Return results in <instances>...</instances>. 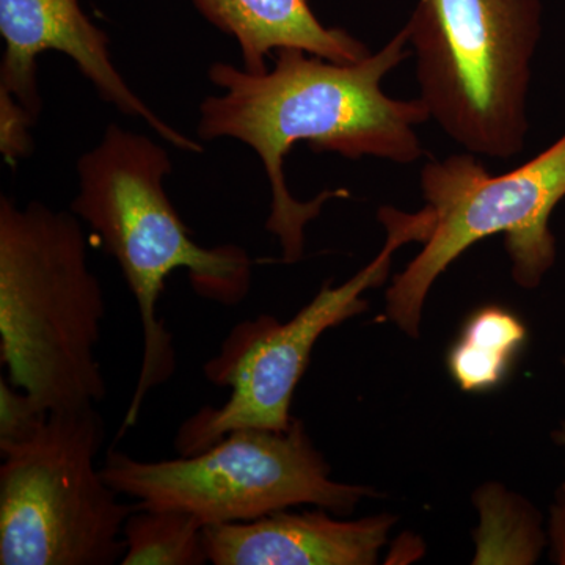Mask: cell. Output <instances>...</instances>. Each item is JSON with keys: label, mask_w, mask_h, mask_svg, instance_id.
Masks as SVG:
<instances>
[{"label": "cell", "mask_w": 565, "mask_h": 565, "mask_svg": "<svg viewBox=\"0 0 565 565\" xmlns=\"http://www.w3.org/2000/svg\"><path fill=\"white\" fill-rule=\"evenodd\" d=\"M563 363L565 370V359ZM550 438H552L553 444L559 446V448L565 449V419L564 422H561L559 426H557L556 429L552 430V434H550Z\"/></svg>", "instance_id": "obj_17"}, {"label": "cell", "mask_w": 565, "mask_h": 565, "mask_svg": "<svg viewBox=\"0 0 565 565\" xmlns=\"http://www.w3.org/2000/svg\"><path fill=\"white\" fill-rule=\"evenodd\" d=\"M481 525L473 564L537 563L546 546L542 515L530 501L501 484L479 487L473 498Z\"/></svg>", "instance_id": "obj_13"}, {"label": "cell", "mask_w": 565, "mask_h": 565, "mask_svg": "<svg viewBox=\"0 0 565 565\" xmlns=\"http://www.w3.org/2000/svg\"><path fill=\"white\" fill-rule=\"evenodd\" d=\"M106 299L81 218L0 196V360L43 412L96 407L107 384L96 349Z\"/></svg>", "instance_id": "obj_3"}, {"label": "cell", "mask_w": 565, "mask_h": 565, "mask_svg": "<svg viewBox=\"0 0 565 565\" xmlns=\"http://www.w3.org/2000/svg\"><path fill=\"white\" fill-rule=\"evenodd\" d=\"M401 29L382 50L359 62L340 63L300 50L275 52L274 66L253 74L230 63H212L207 77L221 95L200 106L202 141L234 139L262 159L270 185L266 230L280 243L282 262L303 256L305 228L329 200L349 192L323 191L297 200L286 184L285 161L294 145L348 159L377 158L414 163L423 158L416 128L430 120L422 99L392 98L382 82L407 58Z\"/></svg>", "instance_id": "obj_1"}, {"label": "cell", "mask_w": 565, "mask_h": 565, "mask_svg": "<svg viewBox=\"0 0 565 565\" xmlns=\"http://www.w3.org/2000/svg\"><path fill=\"white\" fill-rule=\"evenodd\" d=\"M334 515V514H333ZM322 508L274 512L247 523L204 527L214 565H374L396 516L340 520Z\"/></svg>", "instance_id": "obj_10"}, {"label": "cell", "mask_w": 565, "mask_h": 565, "mask_svg": "<svg viewBox=\"0 0 565 565\" xmlns=\"http://www.w3.org/2000/svg\"><path fill=\"white\" fill-rule=\"evenodd\" d=\"M96 407L50 412L39 429L0 446V565H114L137 509L104 479Z\"/></svg>", "instance_id": "obj_7"}, {"label": "cell", "mask_w": 565, "mask_h": 565, "mask_svg": "<svg viewBox=\"0 0 565 565\" xmlns=\"http://www.w3.org/2000/svg\"><path fill=\"white\" fill-rule=\"evenodd\" d=\"M419 188L434 217L423 250L386 289L385 316L411 338L422 333L424 307L435 282L468 248L503 234L516 286L537 289L555 267L553 212L565 199V134L511 172L490 174L470 152L430 159Z\"/></svg>", "instance_id": "obj_5"}, {"label": "cell", "mask_w": 565, "mask_h": 565, "mask_svg": "<svg viewBox=\"0 0 565 565\" xmlns=\"http://www.w3.org/2000/svg\"><path fill=\"white\" fill-rule=\"evenodd\" d=\"M104 479L140 508L177 509L204 527L247 523L300 505L338 516L382 494L371 486L334 481L302 419L286 430L236 429L199 455L139 460L110 448Z\"/></svg>", "instance_id": "obj_6"}, {"label": "cell", "mask_w": 565, "mask_h": 565, "mask_svg": "<svg viewBox=\"0 0 565 565\" xmlns=\"http://www.w3.org/2000/svg\"><path fill=\"white\" fill-rule=\"evenodd\" d=\"M386 239L377 256L341 285L326 282L289 321L270 315L244 319L230 330L221 349L203 364L210 384L230 390L222 405H206L181 423L174 435L178 456L199 455L236 429L286 430L300 379L323 333L364 313L363 294L384 285L393 255L405 244H424L434 218L426 206L408 214L382 206L377 214Z\"/></svg>", "instance_id": "obj_8"}, {"label": "cell", "mask_w": 565, "mask_h": 565, "mask_svg": "<svg viewBox=\"0 0 565 565\" xmlns=\"http://www.w3.org/2000/svg\"><path fill=\"white\" fill-rule=\"evenodd\" d=\"M50 412H43L28 393L0 379V446L31 437Z\"/></svg>", "instance_id": "obj_15"}, {"label": "cell", "mask_w": 565, "mask_h": 565, "mask_svg": "<svg viewBox=\"0 0 565 565\" xmlns=\"http://www.w3.org/2000/svg\"><path fill=\"white\" fill-rule=\"evenodd\" d=\"M546 545L552 550L553 563L565 565V479L557 489L555 503L550 509Z\"/></svg>", "instance_id": "obj_16"}, {"label": "cell", "mask_w": 565, "mask_h": 565, "mask_svg": "<svg viewBox=\"0 0 565 565\" xmlns=\"http://www.w3.org/2000/svg\"><path fill=\"white\" fill-rule=\"evenodd\" d=\"M404 29L430 120L470 154L525 150L542 0H419Z\"/></svg>", "instance_id": "obj_4"}, {"label": "cell", "mask_w": 565, "mask_h": 565, "mask_svg": "<svg viewBox=\"0 0 565 565\" xmlns=\"http://www.w3.org/2000/svg\"><path fill=\"white\" fill-rule=\"evenodd\" d=\"M0 33L6 52L0 65V106L17 107L39 118V57L57 51L74 62L103 102L139 118L172 147L202 154V141L162 120L136 95L111 61L110 40L82 10L79 0H0Z\"/></svg>", "instance_id": "obj_9"}, {"label": "cell", "mask_w": 565, "mask_h": 565, "mask_svg": "<svg viewBox=\"0 0 565 565\" xmlns=\"http://www.w3.org/2000/svg\"><path fill=\"white\" fill-rule=\"evenodd\" d=\"M172 169L162 145L118 125L107 126L99 143L77 161L79 189L71 212L98 234L120 266L143 337L139 377L118 438L137 423L151 390L177 371L173 337L159 318L167 278L188 270L196 296L225 307L243 302L250 291L253 262L243 247H203L192 239L163 188Z\"/></svg>", "instance_id": "obj_2"}, {"label": "cell", "mask_w": 565, "mask_h": 565, "mask_svg": "<svg viewBox=\"0 0 565 565\" xmlns=\"http://www.w3.org/2000/svg\"><path fill=\"white\" fill-rule=\"evenodd\" d=\"M526 340L525 322L514 311L486 305L467 319L449 349V375L463 393L492 392L508 377Z\"/></svg>", "instance_id": "obj_12"}, {"label": "cell", "mask_w": 565, "mask_h": 565, "mask_svg": "<svg viewBox=\"0 0 565 565\" xmlns=\"http://www.w3.org/2000/svg\"><path fill=\"white\" fill-rule=\"evenodd\" d=\"M121 565H203L207 559L204 526L177 509L140 508L122 527Z\"/></svg>", "instance_id": "obj_14"}, {"label": "cell", "mask_w": 565, "mask_h": 565, "mask_svg": "<svg viewBox=\"0 0 565 565\" xmlns=\"http://www.w3.org/2000/svg\"><path fill=\"white\" fill-rule=\"evenodd\" d=\"M218 31L239 44L243 68L266 73L267 58L282 50H300L340 63L370 54L362 41L343 29L323 25L308 0H192Z\"/></svg>", "instance_id": "obj_11"}]
</instances>
